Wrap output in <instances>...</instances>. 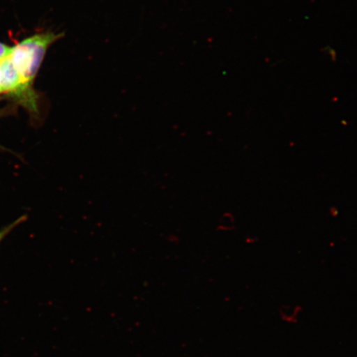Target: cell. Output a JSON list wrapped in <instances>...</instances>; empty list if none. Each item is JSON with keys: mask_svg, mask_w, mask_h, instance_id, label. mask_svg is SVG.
Returning <instances> with one entry per match:
<instances>
[{"mask_svg": "<svg viewBox=\"0 0 357 357\" xmlns=\"http://www.w3.org/2000/svg\"><path fill=\"white\" fill-rule=\"evenodd\" d=\"M63 36L54 33L35 34L12 48L10 60L26 86H32L49 47Z\"/></svg>", "mask_w": 357, "mask_h": 357, "instance_id": "1", "label": "cell"}, {"mask_svg": "<svg viewBox=\"0 0 357 357\" xmlns=\"http://www.w3.org/2000/svg\"><path fill=\"white\" fill-rule=\"evenodd\" d=\"M30 88L22 82V79L10 56L0 61V91L13 93L19 97L28 98Z\"/></svg>", "mask_w": 357, "mask_h": 357, "instance_id": "2", "label": "cell"}, {"mask_svg": "<svg viewBox=\"0 0 357 357\" xmlns=\"http://www.w3.org/2000/svg\"><path fill=\"white\" fill-rule=\"evenodd\" d=\"M24 220V218H21L20 220H17L15 222H13V225L4 227L3 229L0 231V242L3 239L4 236H6L10 231L15 227L16 225H19Z\"/></svg>", "mask_w": 357, "mask_h": 357, "instance_id": "4", "label": "cell"}, {"mask_svg": "<svg viewBox=\"0 0 357 357\" xmlns=\"http://www.w3.org/2000/svg\"><path fill=\"white\" fill-rule=\"evenodd\" d=\"M12 48L8 47L7 45L0 43V61L6 59L10 56Z\"/></svg>", "mask_w": 357, "mask_h": 357, "instance_id": "3", "label": "cell"}, {"mask_svg": "<svg viewBox=\"0 0 357 357\" xmlns=\"http://www.w3.org/2000/svg\"><path fill=\"white\" fill-rule=\"evenodd\" d=\"M0 93H1V91H0Z\"/></svg>", "mask_w": 357, "mask_h": 357, "instance_id": "5", "label": "cell"}]
</instances>
